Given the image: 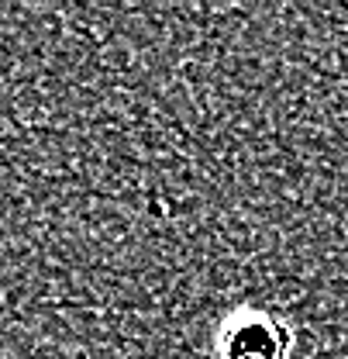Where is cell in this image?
<instances>
[{
  "label": "cell",
  "instance_id": "1",
  "mask_svg": "<svg viewBox=\"0 0 348 359\" xmlns=\"http://www.w3.org/2000/svg\"><path fill=\"white\" fill-rule=\"evenodd\" d=\"M290 332L265 311H238L221 328L218 359H286Z\"/></svg>",
  "mask_w": 348,
  "mask_h": 359
}]
</instances>
